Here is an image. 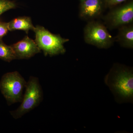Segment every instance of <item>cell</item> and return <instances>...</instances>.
<instances>
[{"label": "cell", "mask_w": 133, "mask_h": 133, "mask_svg": "<svg viewBox=\"0 0 133 133\" xmlns=\"http://www.w3.org/2000/svg\"><path fill=\"white\" fill-rule=\"evenodd\" d=\"M27 82L18 72H8L0 81L1 92L9 105L21 102Z\"/></svg>", "instance_id": "obj_1"}, {"label": "cell", "mask_w": 133, "mask_h": 133, "mask_svg": "<svg viewBox=\"0 0 133 133\" xmlns=\"http://www.w3.org/2000/svg\"><path fill=\"white\" fill-rule=\"evenodd\" d=\"M25 88L21 104L16 110L10 112L13 118L16 119L38 106L43 99V91L37 78L30 77Z\"/></svg>", "instance_id": "obj_2"}, {"label": "cell", "mask_w": 133, "mask_h": 133, "mask_svg": "<svg viewBox=\"0 0 133 133\" xmlns=\"http://www.w3.org/2000/svg\"><path fill=\"white\" fill-rule=\"evenodd\" d=\"M33 31L35 33L36 43L45 56H55L65 52L64 45L69 39L54 35L42 26L35 27Z\"/></svg>", "instance_id": "obj_3"}, {"label": "cell", "mask_w": 133, "mask_h": 133, "mask_svg": "<svg viewBox=\"0 0 133 133\" xmlns=\"http://www.w3.org/2000/svg\"><path fill=\"white\" fill-rule=\"evenodd\" d=\"M85 42L102 49L110 47L113 39L104 25L99 22L88 23L84 30Z\"/></svg>", "instance_id": "obj_4"}, {"label": "cell", "mask_w": 133, "mask_h": 133, "mask_svg": "<svg viewBox=\"0 0 133 133\" xmlns=\"http://www.w3.org/2000/svg\"><path fill=\"white\" fill-rule=\"evenodd\" d=\"M106 21L110 27L118 28L128 25L133 21V3L131 2L109 12Z\"/></svg>", "instance_id": "obj_5"}, {"label": "cell", "mask_w": 133, "mask_h": 133, "mask_svg": "<svg viewBox=\"0 0 133 133\" xmlns=\"http://www.w3.org/2000/svg\"><path fill=\"white\" fill-rule=\"evenodd\" d=\"M113 88L120 96L125 98L132 97L133 94V76L131 71L122 70L117 72L113 82Z\"/></svg>", "instance_id": "obj_6"}, {"label": "cell", "mask_w": 133, "mask_h": 133, "mask_svg": "<svg viewBox=\"0 0 133 133\" xmlns=\"http://www.w3.org/2000/svg\"><path fill=\"white\" fill-rule=\"evenodd\" d=\"M11 46L16 59H28L41 51L35 41L29 38L28 36Z\"/></svg>", "instance_id": "obj_7"}, {"label": "cell", "mask_w": 133, "mask_h": 133, "mask_svg": "<svg viewBox=\"0 0 133 133\" xmlns=\"http://www.w3.org/2000/svg\"><path fill=\"white\" fill-rule=\"evenodd\" d=\"M104 2L103 0H84L81 2L79 16L85 19L97 17L102 13Z\"/></svg>", "instance_id": "obj_8"}, {"label": "cell", "mask_w": 133, "mask_h": 133, "mask_svg": "<svg viewBox=\"0 0 133 133\" xmlns=\"http://www.w3.org/2000/svg\"><path fill=\"white\" fill-rule=\"evenodd\" d=\"M117 42L123 47L133 48V26L125 25L121 27L116 37Z\"/></svg>", "instance_id": "obj_9"}, {"label": "cell", "mask_w": 133, "mask_h": 133, "mask_svg": "<svg viewBox=\"0 0 133 133\" xmlns=\"http://www.w3.org/2000/svg\"><path fill=\"white\" fill-rule=\"evenodd\" d=\"M9 30H22L28 33L30 30H34L35 27L33 26L31 19L28 17H22L13 19L8 23Z\"/></svg>", "instance_id": "obj_10"}, {"label": "cell", "mask_w": 133, "mask_h": 133, "mask_svg": "<svg viewBox=\"0 0 133 133\" xmlns=\"http://www.w3.org/2000/svg\"><path fill=\"white\" fill-rule=\"evenodd\" d=\"M0 58L8 62L16 59L12 46L7 45L1 40H0Z\"/></svg>", "instance_id": "obj_11"}, {"label": "cell", "mask_w": 133, "mask_h": 133, "mask_svg": "<svg viewBox=\"0 0 133 133\" xmlns=\"http://www.w3.org/2000/svg\"><path fill=\"white\" fill-rule=\"evenodd\" d=\"M16 5L9 0H0V15L6 11L15 8Z\"/></svg>", "instance_id": "obj_12"}, {"label": "cell", "mask_w": 133, "mask_h": 133, "mask_svg": "<svg viewBox=\"0 0 133 133\" xmlns=\"http://www.w3.org/2000/svg\"><path fill=\"white\" fill-rule=\"evenodd\" d=\"M8 30V23L0 22V40L6 34Z\"/></svg>", "instance_id": "obj_13"}, {"label": "cell", "mask_w": 133, "mask_h": 133, "mask_svg": "<svg viewBox=\"0 0 133 133\" xmlns=\"http://www.w3.org/2000/svg\"><path fill=\"white\" fill-rule=\"evenodd\" d=\"M106 5L108 6H112L118 5L126 0H103Z\"/></svg>", "instance_id": "obj_14"}, {"label": "cell", "mask_w": 133, "mask_h": 133, "mask_svg": "<svg viewBox=\"0 0 133 133\" xmlns=\"http://www.w3.org/2000/svg\"><path fill=\"white\" fill-rule=\"evenodd\" d=\"M80 1H81L82 2L83 1H84V0H80Z\"/></svg>", "instance_id": "obj_15"}]
</instances>
